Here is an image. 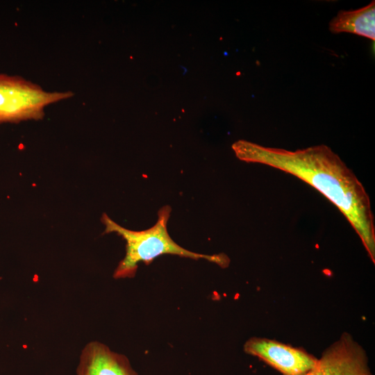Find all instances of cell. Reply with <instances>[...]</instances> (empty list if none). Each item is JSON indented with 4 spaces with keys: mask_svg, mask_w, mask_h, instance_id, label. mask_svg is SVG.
Instances as JSON below:
<instances>
[{
    "mask_svg": "<svg viewBox=\"0 0 375 375\" xmlns=\"http://www.w3.org/2000/svg\"><path fill=\"white\" fill-rule=\"evenodd\" d=\"M232 149L240 160L290 174L321 192L346 217L375 262V225L369 197L356 174L330 147L322 144L288 151L241 140Z\"/></svg>",
    "mask_w": 375,
    "mask_h": 375,
    "instance_id": "cell-1",
    "label": "cell"
},
{
    "mask_svg": "<svg viewBox=\"0 0 375 375\" xmlns=\"http://www.w3.org/2000/svg\"><path fill=\"white\" fill-rule=\"evenodd\" d=\"M171 211L169 206L162 207L158 212V220L155 225L140 231L125 228L112 221L106 214L103 215L101 220L106 227L104 233H115L126 242V254L115 270L114 278H133L140 262L149 265L156 258L164 254L194 260L205 259L222 267L228 265L229 258L225 254L198 253L187 250L175 242L167 228Z\"/></svg>",
    "mask_w": 375,
    "mask_h": 375,
    "instance_id": "cell-2",
    "label": "cell"
},
{
    "mask_svg": "<svg viewBox=\"0 0 375 375\" xmlns=\"http://www.w3.org/2000/svg\"><path fill=\"white\" fill-rule=\"evenodd\" d=\"M73 96L71 91H47L20 76L0 73V123L40 119L47 107Z\"/></svg>",
    "mask_w": 375,
    "mask_h": 375,
    "instance_id": "cell-3",
    "label": "cell"
},
{
    "mask_svg": "<svg viewBox=\"0 0 375 375\" xmlns=\"http://www.w3.org/2000/svg\"><path fill=\"white\" fill-rule=\"evenodd\" d=\"M247 354L256 356L282 375H306L318 358L304 349L262 338H251L244 344Z\"/></svg>",
    "mask_w": 375,
    "mask_h": 375,
    "instance_id": "cell-4",
    "label": "cell"
},
{
    "mask_svg": "<svg viewBox=\"0 0 375 375\" xmlns=\"http://www.w3.org/2000/svg\"><path fill=\"white\" fill-rule=\"evenodd\" d=\"M306 375H373L364 349L343 333L323 352L316 366Z\"/></svg>",
    "mask_w": 375,
    "mask_h": 375,
    "instance_id": "cell-5",
    "label": "cell"
},
{
    "mask_svg": "<svg viewBox=\"0 0 375 375\" xmlns=\"http://www.w3.org/2000/svg\"><path fill=\"white\" fill-rule=\"evenodd\" d=\"M78 375H138L128 358L99 342H90L82 350Z\"/></svg>",
    "mask_w": 375,
    "mask_h": 375,
    "instance_id": "cell-6",
    "label": "cell"
},
{
    "mask_svg": "<svg viewBox=\"0 0 375 375\" xmlns=\"http://www.w3.org/2000/svg\"><path fill=\"white\" fill-rule=\"evenodd\" d=\"M333 33L347 32L375 40V1L357 10H340L329 23Z\"/></svg>",
    "mask_w": 375,
    "mask_h": 375,
    "instance_id": "cell-7",
    "label": "cell"
}]
</instances>
